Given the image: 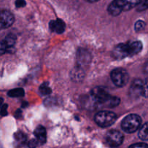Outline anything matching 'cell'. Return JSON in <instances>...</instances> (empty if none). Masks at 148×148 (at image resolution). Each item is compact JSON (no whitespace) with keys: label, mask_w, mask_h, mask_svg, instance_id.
I'll return each instance as SVG.
<instances>
[{"label":"cell","mask_w":148,"mask_h":148,"mask_svg":"<svg viewBox=\"0 0 148 148\" xmlns=\"http://www.w3.org/2000/svg\"><path fill=\"white\" fill-rule=\"evenodd\" d=\"M39 91L42 95H48L51 92V89L49 88L48 83H43L39 88Z\"/></svg>","instance_id":"19"},{"label":"cell","mask_w":148,"mask_h":148,"mask_svg":"<svg viewBox=\"0 0 148 148\" xmlns=\"http://www.w3.org/2000/svg\"><path fill=\"white\" fill-rule=\"evenodd\" d=\"M147 144H144V143H140V144H135L133 145L130 146V147H147Z\"/></svg>","instance_id":"25"},{"label":"cell","mask_w":148,"mask_h":148,"mask_svg":"<svg viewBox=\"0 0 148 148\" xmlns=\"http://www.w3.org/2000/svg\"><path fill=\"white\" fill-rule=\"evenodd\" d=\"M138 9L140 10H145L147 7V0H141L138 4Z\"/></svg>","instance_id":"22"},{"label":"cell","mask_w":148,"mask_h":148,"mask_svg":"<svg viewBox=\"0 0 148 148\" xmlns=\"http://www.w3.org/2000/svg\"><path fill=\"white\" fill-rule=\"evenodd\" d=\"M139 137L142 140L147 141L148 135H147V123H145L143 127L140 128L139 131Z\"/></svg>","instance_id":"16"},{"label":"cell","mask_w":148,"mask_h":148,"mask_svg":"<svg viewBox=\"0 0 148 148\" xmlns=\"http://www.w3.org/2000/svg\"><path fill=\"white\" fill-rule=\"evenodd\" d=\"M16 7L20 8V7H23L26 5V2L25 0H16L15 1Z\"/></svg>","instance_id":"23"},{"label":"cell","mask_w":148,"mask_h":148,"mask_svg":"<svg viewBox=\"0 0 148 148\" xmlns=\"http://www.w3.org/2000/svg\"><path fill=\"white\" fill-rule=\"evenodd\" d=\"M142 124L140 116L137 114H130L126 116L121 122L123 130L127 133H134L139 130Z\"/></svg>","instance_id":"1"},{"label":"cell","mask_w":148,"mask_h":148,"mask_svg":"<svg viewBox=\"0 0 148 148\" xmlns=\"http://www.w3.org/2000/svg\"><path fill=\"white\" fill-rule=\"evenodd\" d=\"M91 95L97 103L102 104L105 106H106L108 100L111 97V95L104 88H101V87H97L92 89Z\"/></svg>","instance_id":"4"},{"label":"cell","mask_w":148,"mask_h":148,"mask_svg":"<svg viewBox=\"0 0 148 148\" xmlns=\"http://www.w3.org/2000/svg\"><path fill=\"white\" fill-rule=\"evenodd\" d=\"M114 56L118 59H124L128 56L127 43L119 44L114 50Z\"/></svg>","instance_id":"11"},{"label":"cell","mask_w":148,"mask_h":148,"mask_svg":"<svg viewBox=\"0 0 148 148\" xmlns=\"http://www.w3.org/2000/svg\"><path fill=\"white\" fill-rule=\"evenodd\" d=\"M65 23L61 19H57L56 20H51L49 23V28L52 32L56 33H62L65 30Z\"/></svg>","instance_id":"8"},{"label":"cell","mask_w":148,"mask_h":148,"mask_svg":"<svg viewBox=\"0 0 148 148\" xmlns=\"http://www.w3.org/2000/svg\"><path fill=\"white\" fill-rule=\"evenodd\" d=\"M127 52L128 56H134L140 53L143 49V43L140 41L132 42V43H127Z\"/></svg>","instance_id":"10"},{"label":"cell","mask_w":148,"mask_h":148,"mask_svg":"<svg viewBox=\"0 0 148 148\" xmlns=\"http://www.w3.org/2000/svg\"><path fill=\"white\" fill-rule=\"evenodd\" d=\"M108 11L111 15L117 16L122 12V10H121V9L114 2V1H112V2L110 4V5L108 6Z\"/></svg>","instance_id":"14"},{"label":"cell","mask_w":148,"mask_h":148,"mask_svg":"<svg viewBox=\"0 0 148 148\" xmlns=\"http://www.w3.org/2000/svg\"><path fill=\"white\" fill-rule=\"evenodd\" d=\"M4 41L5 42L6 44L9 47L10 51V53L12 52V51L14 50V44L16 43V36L14 34H9L7 35L4 39Z\"/></svg>","instance_id":"13"},{"label":"cell","mask_w":148,"mask_h":148,"mask_svg":"<svg viewBox=\"0 0 148 148\" xmlns=\"http://www.w3.org/2000/svg\"><path fill=\"white\" fill-rule=\"evenodd\" d=\"M6 53H10V51L7 45L4 41V40H2L0 41V56Z\"/></svg>","instance_id":"20"},{"label":"cell","mask_w":148,"mask_h":148,"mask_svg":"<svg viewBox=\"0 0 148 148\" xmlns=\"http://www.w3.org/2000/svg\"><path fill=\"white\" fill-rule=\"evenodd\" d=\"M107 143L111 147H118L124 141V135L117 130H111L106 135Z\"/></svg>","instance_id":"5"},{"label":"cell","mask_w":148,"mask_h":148,"mask_svg":"<svg viewBox=\"0 0 148 148\" xmlns=\"http://www.w3.org/2000/svg\"><path fill=\"white\" fill-rule=\"evenodd\" d=\"M119 103H120V99L118 98V97L111 96V98H110V99L108 100V103H107L106 106L109 107V108H114V107L119 106Z\"/></svg>","instance_id":"18"},{"label":"cell","mask_w":148,"mask_h":148,"mask_svg":"<svg viewBox=\"0 0 148 148\" xmlns=\"http://www.w3.org/2000/svg\"><path fill=\"white\" fill-rule=\"evenodd\" d=\"M145 27V23L143 20H139L135 23V30L137 32L142 31Z\"/></svg>","instance_id":"21"},{"label":"cell","mask_w":148,"mask_h":148,"mask_svg":"<svg viewBox=\"0 0 148 148\" xmlns=\"http://www.w3.org/2000/svg\"><path fill=\"white\" fill-rule=\"evenodd\" d=\"M34 135L38 145H42L46 142V131L43 126H38L35 130Z\"/></svg>","instance_id":"9"},{"label":"cell","mask_w":148,"mask_h":148,"mask_svg":"<svg viewBox=\"0 0 148 148\" xmlns=\"http://www.w3.org/2000/svg\"><path fill=\"white\" fill-rule=\"evenodd\" d=\"M141 0H114V2L122 10H129L137 6Z\"/></svg>","instance_id":"7"},{"label":"cell","mask_w":148,"mask_h":148,"mask_svg":"<svg viewBox=\"0 0 148 148\" xmlns=\"http://www.w3.org/2000/svg\"><path fill=\"white\" fill-rule=\"evenodd\" d=\"M2 104H3V99L1 98H0V107L2 106Z\"/></svg>","instance_id":"27"},{"label":"cell","mask_w":148,"mask_h":148,"mask_svg":"<svg viewBox=\"0 0 148 148\" xmlns=\"http://www.w3.org/2000/svg\"><path fill=\"white\" fill-rule=\"evenodd\" d=\"M86 1H88V2H95V1H98L99 0H86Z\"/></svg>","instance_id":"26"},{"label":"cell","mask_w":148,"mask_h":148,"mask_svg":"<svg viewBox=\"0 0 148 148\" xmlns=\"http://www.w3.org/2000/svg\"><path fill=\"white\" fill-rule=\"evenodd\" d=\"M117 119L116 114L111 111H100L95 115V121L101 127H108L114 124Z\"/></svg>","instance_id":"2"},{"label":"cell","mask_w":148,"mask_h":148,"mask_svg":"<svg viewBox=\"0 0 148 148\" xmlns=\"http://www.w3.org/2000/svg\"><path fill=\"white\" fill-rule=\"evenodd\" d=\"M144 86L145 85L143 84V82L140 79H135L133 82L132 88H130V91H131L132 94L134 95H143V92H144Z\"/></svg>","instance_id":"12"},{"label":"cell","mask_w":148,"mask_h":148,"mask_svg":"<svg viewBox=\"0 0 148 148\" xmlns=\"http://www.w3.org/2000/svg\"><path fill=\"white\" fill-rule=\"evenodd\" d=\"M14 22V17L12 13L7 10L0 11V30L8 28Z\"/></svg>","instance_id":"6"},{"label":"cell","mask_w":148,"mask_h":148,"mask_svg":"<svg viewBox=\"0 0 148 148\" xmlns=\"http://www.w3.org/2000/svg\"><path fill=\"white\" fill-rule=\"evenodd\" d=\"M111 77L113 82L117 87H124L128 83L130 76L126 69L122 68H117L114 69L111 73Z\"/></svg>","instance_id":"3"},{"label":"cell","mask_w":148,"mask_h":148,"mask_svg":"<svg viewBox=\"0 0 148 148\" xmlns=\"http://www.w3.org/2000/svg\"><path fill=\"white\" fill-rule=\"evenodd\" d=\"M72 79L74 80H77V81H79V79H82L84 77V72L80 68H77V69H74L72 71Z\"/></svg>","instance_id":"17"},{"label":"cell","mask_w":148,"mask_h":148,"mask_svg":"<svg viewBox=\"0 0 148 148\" xmlns=\"http://www.w3.org/2000/svg\"><path fill=\"white\" fill-rule=\"evenodd\" d=\"M25 94L24 90L22 88H16V89L11 90L8 92V95L12 98H19L23 96Z\"/></svg>","instance_id":"15"},{"label":"cell","mask_w":148,"mask_h":148,"mask_svg":"<svg viewBox=\"0 0 148 148\" xmlns=\"http://www.w3.org/2000/svg\"><path fill=\"white\" fill-rule=\"evenodd\" d=\"M1 110H0V114L1 116H6L7 115V105H2L1 107Z\"/></svg>","instance_id":"24"}]
</instances>
